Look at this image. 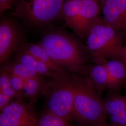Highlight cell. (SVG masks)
I'll return each mask as SVG.
<instances>
[{"label":"cell","mask_w":126,"mask_h":126,"mask_svg":"<svg viewBox=\"0 0 126 126\" xmlns=\"http://www.w3.org/2000/svg\"><path fill=\"white\" fill-rule=\"evenodd\" d=\"M11 87L10 83L9 74L0 68V90Z\"/></svg>","instance_id":"obj_20"},{"label":"cell","mask_w":126,"mask_h":126,"mask_svg":"<svg viewBox=\"0 0 126 126\" xmlns=\"http://www.w3.org/2000/svg\"><path fill=\"white\" fill-rule=\"evenodd\" d=\"M64 0H18L14 16L35 26L48 24L61 16Z\"/></svg>","instance_id":"obj_6"},{"label":"cell","mask_w":126,"mask_h":126,"mask_svg":"<svg viewBox=\"0 0 126 126\" xmlns=\"http://www.w3.org/2000/svg\"><path fill=\"white\" fill-rule=\"evenodd\" d=\"M94 63H102L108 72L109 78V89L117 92L126 83V65L118 59L101 58L95 60Z\"/></svg>","instance_id":"obj_10"},{"label":"cell","mask_w":126,"mask_h":126,"mask_svg":"<svg viewBox=\"0 0 126 126\" xmlns=\"http://www.w3.org/2000/svg\"><path fill=\"white\" fill-rule=\"evenodd\" d=\"M117 59L121 60L126 65V44L122 46Z\"/></svg>","instance_id":"obj_24"},{"label":"cell","mask_w":126,"mask_h":126,"mask_svg":"<svg viewBox=\"0 0 126 126\" xmlns=\"http://www.w3.org/2000/svg\"><path fill=\"white\" fill-rule=\"evenodd\" d=\"M85 77L89 79L100 96L104 91L109 89L108 72L103 63L87 65Z\"/></svg>","instance_id":"obj_11"},{"label":"cell","mask_w":126,"mask_h":126,"mask_svg":"<svg viewBox=\"0 0 126 126\" xmlns=\"http://www.w3.org/2000/svg\"><path fill=\"white\" fill-rule=\"evenodd\" d=\"M101 12L99 2L87 0H64L61 16L80 38H86Z\"/></svg>","instance_id":"obj_5"},{"label":"cell","mask_w":126,"mask_h":126,"mask_svg":"<svg viewBox=\"0 0 126 126\" xmlns=\"http://www.w3.org/2000/svg\"><path fill=\"white\" fill-rule=\"evenodd\" d=\"M47 85V81L41 75L28 79L24 82V97L30 101H36L39 96L44 95Z\"/></svg>","instance_id":"obj_14"},{"label":"cell","mask_w":126,"mask_h":126,"mask_svg":"<svg viewBox=\"0 0 126 126\" xmlns=\"http://www.w3.org/2000/svg\"><path fill=\"white\" fill-rule=\"evenodd\" d=\"M18 50H22L31 55L41 62L45 63L56 72L62 74L69 73V72L66 70L60 67L53 62L39 43H33L25 42L19 47Z\"/></svg>","instance_id":"obj_13"},{"label":"cell","mask_w":126,"mask_h":126,"mask_svg":"<svg viewBox=\"0 0 126 126\" xmlns=\"http://www.w3.org/2000/svg\"><path fill=\"white\" fill-rule=\"evenodd\" d=\"M8 72L9 74L11 86L17 94V99L16 100L23 101V98H24L23 95V88L25 80L12 73Z\"/></svg>","instance_id":"obj_18"},{"label":"cell","mask_w":126,"mask_h":126,"mask_svg":"<svg viewBox=\"0 0 126 126\" xmlns=\"http://www.w3.org/2000/svg\"><path fill=\"white\" fill-rule=\"evenodd\" d=\"M37 126H72L66 120L45 110L40 116Z\"/></svg>","instance_id":"obj_17"},{"label":"cell","mask_w":126,"mask_h":126,"mask_svg":"<svg viewBox=\"0 0 126 126\" xmlns=\"http://www.w3.org/2000/svg\"><path fill=\"white\" fill-rule=\"evenodd\" d=\"M99 3L104 20L118 32H126V0H102Z\"/></svg>","instance_id":"obj_9"},{"label":"cell","mask_w":126,"mask_h":126,"mask_svg":"<svg viewBox=\"0 0 126 126\" xmlns=\"http://www.w3.org/2000/svg\"><path fill=\"white\" fill-rule=\"evenodd\" d=\"M25 42L17 24L9 18L1 19L0 23V63L7 62L11 55Z\"/></svg>","instance_id":"obj_8"},{"label":"cell","mask_w":126,"mask_h":126,"mask_svg":"<svg viewBox=\"0 0 126 126\" xmlns=\"http://www.w3.org/2000/svg\"><path fill=\"white\" fill-rule=\"evenodd\" d=\"M103 100L108 116L126 111V97L120 94L117 92L112 91Z\"/></svg>","instance_id":"obj_15"},{"label":"cell","mask_w":126,"mask_h":126,"mask_svg":"<svg viewBox=\"0 0 126 126\" xmlns=\"http://www.w3.org/2000/svg\"><path fill=\"white\" fill-rule=\"evenodd\" d=\"M12 101V99L5 95L0 93V110H2Z\"/></svg>","instance_id":"obj_22"},{"label":"cell","mask_w":126,"mask_h":126,"mask_svg":"<svg viewBox=\"0 0 126 126\" xmlns=\"http://www.w3.org/2000/svg\"><path fill=\"white\" fill-rule=\"evenodd\" d=\"M0 93L7 96L12 99L14 98H15L16 99H17V94L15 91L11 87L0 90Z\"/></svg>","instance_id":"obj_23"},{"label":"cell","mask_w":126,"mask_h":126,"mask_svg":"<svg viewBox=\"0 0 126 126\" xmlns=\"http://www.w3.org/2000/svg\"><path fill=\"white\" fill-rule=\"evenodd\" d=\"M0 68L25 80L40 75L32 68L15 61L6 62L1 65Z\"/></svg>","instance_id":"obj_16"},{"label":"cell","mask_w":126,"mask_h":126,"mask_svg":"<svg viewBox=\"0 0 126 126\" xmlns=\"http://www.w3.org/2000/svg\"><path fill=\"white\" fill-rule=\"evenodd\" d=\"M35 102L12 101L0 111V126H37L40 116Z\"/></svg>","instance_id":"obj_7"},{"label":"cell","mask_w":126,"mask_h":126,"mask_svg":"<svg viewBox=\"0 0 126 126\" xmlns=\"http://www.w3.org/2000/svg\"><path fill=\"white\" fill-rule=\"evenodd\" d=\"M122 33L99 16L86 36V47L92 60L117 59L123 44Z\"/></svg>","instance_id":"obj_3"},{"label":"cell","mask_w":126,"mask_h":126,"mask_svg":"<svg viewBox=\"0 0 126 126\" xmlns=\"http://www.w3.org/2000/svg\"><path fill=\"white\" fill-rule=\"evenodd\" d=\"M107 126H126V125H114V124L109 123V124H108Z\"/></svg>","instance_id":"obj_25"},{"label":"cell","mask_w":126,"mask_h":126,"mask_svg":"<svg viewBox=\"0 0 126 126\" xmlns=\"http://www.w3.org/2000/svg\"><path fill=\"white\" fill-rule=\"evenodd\" d=\"M75 89L73 74L51 78L47 81L44 95L46 97L45 110L68 121L71 120L73 119L72 110Z\"/></svg>","instance_id":"obj_4"},{"label":"cell","mask_w":126,"mask_h":126,"mask_svg":"<svg viewBox=\"0 0 126 126\" xmlns=\"http://www.w3.org/2000/svg\"><path fill=\"white\" fill-rule=\"evenodd\" d=\"M15 0H0V13L1 15L5 11L10 9Z\"/></svg>","instance_id":"obj_21"},{"label":"cell","mask_w":126,"mask_h":126,"mask_svg":"<svg viewBox=\"0 0 126 126\" xmlns=\"http://www.w3.org/2000/svg\"><path fill=\"white\" fill-rule=\"evenodd\" d=\"M110 123L118 125H126V111L109 116Z\"/></svg>","instance_id":"obj_19"},{"label":"cell","mask_w":126,"mask_h":126,"mask_svg":"<svg viewBox=\"0 0 126 126\" xmlns=\"http://www.w3.org/2000/svg\"><path fill=\"white\" fill-rule=\"evenodd\" d=\"M75 94L72 118L83 126H107V118L104 100L86 77L73 74Z\"/></svg>","instance_id":"obj_2"},{"label":"cell","mask_w":126,"mask_h":126,"mask_svg":"<svg viewBox=\"0 0 126 126\" xmlns=\"http://www.w3.org/2000/svg\"><path fill=\"white\" fill-rule=\"evenodd\" d=\"M15 61L32 68L39 74L43 76L54 78L64 75L54 71L45 63L41 62L31 55L21 50H17L16 51Z\"/></svg>","instance_id":"obj_12"},{"label":"cell","mask_w":126,"mask_h":126,"mask_svg":"<svg viewBox=\"0 0 126 126\" xmlns=\"http://www.w3.org/2000/svg\"><path fill=\"white\" fill-rule=\"evenodd\" d=\"M38 43L55 64L73 74L85 76L88 51L72 35L51 29L42 34Z\"/></svg>","instance_id":"obj_1"}]
</instances>
